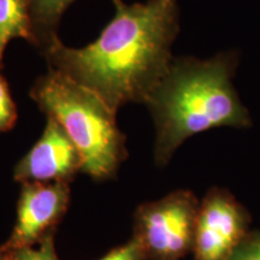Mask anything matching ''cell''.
Returning a JSON list of instances; mask_svg holds the SVG:
<instances>
[{
  "instance_id": "10",
  "label": "cell",
  "mask_w": 260,
  "mask_h": 260,
  "mask_svg": "<svg viewBox=\"0 0 260 260\" xmlns=\"http://www.w3.org/2000/svg\"><path fill=\"white\" fill-rule=\"evenodd\" d=\"M10 253L12 260H59L54 246V233L44 237L37 245L14 249Z\"/></svg>"
},
{
  "instance_id": "12",
  "label": "cell",
  "mask_w": 260,
  "mask_h": 260,
  "mask_svg": "<svg viewBox=\"0 0 260 260\" xmlns=\"http://www.w3.org/2000/svg\"><path fill=\"white\" fill-rule=\"evenodd\" d=\"M228 260H260V230H251Z\"/></svg>"
},
{
  "instance_id": "4",
  "label": "cell",
  "mask_w": 260,
  "mask_h": 260,
  "mask_svg": "<svg viewBox=\"0 0 260 260\" xmlns=\"http://www.w3.org/2000/svg\"><path fill=\"white\" fill-rule=\"evenodd\" d=\"M200 201L191 190L171 191L141 204L134 213L133 237L147 260H182L191 254Z\"/></svg>"
},
{
  "instance_id": "14",
  "label": "cell",
  "mask_w": 260,
  "mask_h": 260,
  "mask_svg": "<svg viewBox=\"0 0 260 260\" xmlns=\"http://www.w3.org/2000/svg\"><path fill=\"white\" fill-rule=\"evenodd\" d=\"M0 260H12L11 253H10V251H8L4 246L0 248Z\"/></svg>"
},
{
  "instance_id": "1",
  "label": "cell",
  "mask_w": 260,
  "mask_h": 260,
  "mask_svg": "<svg viewBox=\"0 0 260 260\" xmlns=\"http://www.w3.org/2000/svg\"><path fill=\"white\" fill-rule=\"evenodd\" d=\"M112 2L115 16L95 41L71 48L57 37L42 52L51 69L93 90L117 112L128 103L146 104L167 75L180 9L178 0Z\"/></svg>"
},
{
  "instance_id": "7",
  "label": "cell",
  "mask_w": 260,
  "mask_h": 260,
  "mask_svg": "<svg viewBox=\"0 0 260 260\" xmlns=\"http://www.w3.org/2000/svg\"><path fill=\"white\" fill-rule=\"evenodd\" d=\"M80 151L51 117H47L46 128L30 151L15 168V180L24 183L32 182H64L70 183L82 171Z\"/></svg>"
},
{
  "instance_id": "13",
  "label": "cell",
  "mask_w": 260,
  "mask_h": 260,
  "mask_svg": "<svg viewBox=\"0 0 260 260\" xmlns=\"http://www.w3.org/2000/svg\"><path fill=\"white\" fill-rule=\"evenodd\" d=\"M99 260H147L140 243L134 237L124 245L116 247Z\"/></svg>"
},
{
  "instance_id": "15",
  "label": "cell",
  "mask_w": 260,
  "mask_h": 260,
  "mask_svg": "<svg viewBox=\"0 0 260 260\" xmlns=\"http://www.w3.org/2000/svg\"><path fill=\"white\" fill-rule=\"evenodd\" d=\"M2 56H3V54H0V58H2Z\"/></svg>"
},
{
  "instance_id": "9",
  "label": "cell",
  "mask_w": 260,
  "mask_h": 260,
  "mask_svg": "<svg viewBox=\"0 0 260 260\" xmlns=\"http://www.w3.org/2000/svg\"><path fill=\"white\" fill-rule=\"evenodd\" d=\"M75 0H31L34 46L44 50L56 39L61 16Z\"/></svg>"
},
{
  "instance_id": "8",
  "label": "cell",
  "mask_w": 260,
  "mask_h": 260,
  "mask_svg": "<svg viewBox=\"0 0 260 260\" xmlns=\"http://www.w3.org/2000/svg\"><path fill=\"white\" fill-rule=\"evenodd\" d=\"M12 39L34 44L31 0H0V54Z\"/></svg>"
},
{
  "instance_id": "2",
  "label": "cell",
  "mask_w": 260,
  "mask_h": 260,
  "mask_svg": "<svg viewBox=\"0 0 260 260\" xmlns=\"http://www.w3.org/2000/svg\"><path fill=\"white\" fill-rule=\"evenodd\" d=\"M239 64L240 53L235 50L206 59H172L167 75L145 104L155 126L158 167H165L191 136L223 126L251 128V113L234 86Z\"/></svg>"
},
{
  "instance_id": "3",
  "label": "cell",
  "mask_w": 260,
  "mask_h": 260,
  "mask_svg": "<svg viewBox=\"0 0 260 260\" xmlns=\"http://www.w3.org/2000/svg\"><path fill=\"white\" fill-rule=\"evenodd\" d=\"M30 98L73 140L82 157V172L94 180L115 176L128 151L117 112L102 98L51 68L35 81Z\"/></svg>"
},
{
  "instance_id": "5",
  "label": "cell",
  "mask_w": 260,
  "mask_h": 260,
  "mask_svg": "<svg viewBox=\"0 0 260 260\" xmlns=\"http://www.w3.org/2000/svg\"><path fill=\"white\" fill-rule=\"evenodd\" d=\"M249 211L225 188L213 187L200 201L193 260H228L251 232Z\"/></svg>"
},
{
  "instance_id": "11",
  "label": "cell",
  "mask_w": 260,
  "mask_h": 260,
  "mask_svg": "<svg viewBox=\"0 0 260 260\" xmlns=\"http://www.w3.org/2000/svg\"><path fill=\"white\" fill-rule=\"evenodd\" d=\"M17 119L15 103L12 102L8 83L0 75V133L6 132L15 125Z\"/></svg>"
},
{
  "instance_id": "6",
  "label": "cell",
  "mask_w": 260,
  "mask_h": 260,
  "mask_svg": "<svg viewBox=\"0 0 260 260\" xmlns=\"http://www.w3.org/2000/svg\"><path fill=\"white\" fill-rule=\"evenodd\" d=\"M70 203L69 183L32 182L22 184L17 206V219L9 241L10 251L37 245L44 237L56 233Z\"/></svg>"
}]
</instances>
